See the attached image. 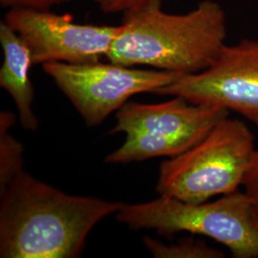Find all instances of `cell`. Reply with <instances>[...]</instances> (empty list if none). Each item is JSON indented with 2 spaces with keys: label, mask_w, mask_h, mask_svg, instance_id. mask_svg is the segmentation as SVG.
Masks as SVG:
<instances>
[{
  "label": "cell",
  "mask_w": 258,
  "mask_h": 258,
  "mask_svg": "<svg viewBox=\"0 0 258 258\" xmlns=\"http://www.w3.org/2000/svg\"><path fill=\"white\" fill-rule=\"evenodd\" d=\"M0 257L74 258L123 203L64 194L22 170L0 190Z\"/></svg>",
  "instance_id": "1"
},
{
  "label": "cell",
  "mask_w": 258,
  "mask_h": 258,
  "mask_svg": "<svg viewBox=\"0 0 258 258\" xmlns=\"http://www.w3.org/2000/svg\"><path fill=\"white\" fill-rule=\"evenodd\" d=\"M120 25L105 56L108 61L179 75L210 67L226 45L228 34L225 11L213 0H203L182 15L163 11L162 0H147L124 12Z\"/></svg>",
  "instance_id": "2"
},
{
  "label": "cell",
  "mask_w": 258,
  "mask_h": 258,
  "mask_svg": "<svg viewBox=\"0 0 258 258\" xmlns=\"http://www.w3.org/2000/svg\"><path fill=\"white\" fill-rule=\"evenodd\" d=\"M255 150L246 123L226 117L192 148L161 165L157 192L192 204L234 192Z\"/></svg>",
  "instance_id": "3"
},
{
  "label": "cell",
  "mask_w": 258,
  "mask_h": 258,
  "mask_svg": "<svg viewBox=\"0 0 258 258\" xmlns=\"http://www.w3.org/2000/svg\"><path fill=\"white\" fill-rule=\"evenodd\" d=\"M117 219L132 230L149 229L165 236L200 234L223 244L233 257L258 258V223L244 191L199 204L160 195L146 203L123 204Z\"/></svg>",
  "instance_id": "4"
},
{
  "label": "cell",
  "mask_w": 258,
  "mask_h": 258,
  "mask_svg": "<svg viewBox=\"0 0 258 258\" xmlns=\"http://www.w3.org/2000/svg\"><path fill=\"white\" fill-rule=\"evenodd\" d=\"M230 111L174 97L148 104L126 102L116 114L110 134L124 133L125 141L104 159L106 164H127L156 157L178 156L192 148Z\"/></svg>",
  "instance_id": "5"
},
{
  "label": "cell",
  "mask_w": 258,
  "mask_h": 258,
  "mask_svg": "<svg viewBox=\"0 0 258 258\" xmlns=\"http://www.w3.org/2000/svg\"><path fill=\"white\" fill-rule=\"evenodd\" d=\"M42 69L89 126L102 123L132 96L155 93L180 76L158 69H135L110 61L79 64L48 62L42 64Z\"/></svg>",
  "instance_id": "6"
},
{
  "label": "cell",
  "mask_w": 258,
  "mask_h": 258,
  "mask_svg": "<svg viewBox=\"0 0 258 258\" xmlns=\"http://www.w3.org/2000/svg\"><path fill=\"white\" fill-rule=\"evenodd\" d=\"M154 94L234 111L258 119V39L243 38L222 48L210 67L196 74L180 75Z\"/></svg>",
  "instance_id": "7"
},
{
  "label": "cell",
  "mask_w": 258,
  "mask_h": 258,
  "mask_svg": "<svg viewBox=\"0 0 258 258\" xmlns=\"http://www.w3.org/2000/svg\"><path fill=\"white\" fill-rule=\"evenodd\" d=\"M4 21L29 48L33 65L98 62L121 29L120 24H81L68 14L20 7L11 8Z\"/></svg>",
  "instance_id": "8"
},
{
  "label": "cell",
  "mask_w": 258,
  "mask_h": 258,
  "mask_svg": "<svg viewBox=\"0 0 258 258\" xmlns=\"http://www.w3.org/2000/svg\"><path fill=\"white\" fill-rule=\"evenodd\" d=\"M0 43L4 55L0 68V86L16 103L21 125L29 131H36L38 120L32 109L35 90L29 77L33 65L30 50L5 21L0 22Z\"/></svg>",
  "instance_id": "9"
},
{
  "label": "cell",
  "mask_w": 258,
  "mask_h": 258,
  "mask_svg": "<svg viewBox=\"0 0 258 258\" xmlns=\"http://www.w3.org/2000/svg\"><path fill=\"white\" fill-rule=\"evenodd\" d=\"M15 116L8 111L0 114V190L23 170V148L9 132Z\"/></svg>",
  "instance_id": "10"
},
{
  "label": "cell",
  "mask_w": 258,
  "mask_h": 258,
  "mask_svg": "<svg viewBox=\"0 0 258 258\" xmlns=\"http://www.w3.org/2000/svg\"><path fill=\"white\" fill-rule=\"evenodd\" d=\"M147 249L156 258H223L224 251L210 247L201 240L184 239L166 245L151 237H144Z\"/></svg>",
  "instance_id": "11"
},
{
  "label": "cell",
  "mask_w": 258,
  "mask_h": 258,
  "mask_svg": "<svg viewBox=\"0 0 258 258\" xmlns=\"http://www.w3.org/2000/svg\"><path fill=\"white\" fill-rule=\"evenodd\" d=\"M242 186L258 223V150H255L253 154Z\"/></svg>",
  "instance_id": "12"
},
{
  "label": "cell",
  "mask_w": 258,
  "mask_h": 258,
  "mask_svg": "<svg viewBox=\"0 0 258 258\" xmlns=\"http://www.w3.org/2000/svg\"><path fill=\"white\" fill-rule=\"evenodd\" d=\"M70 0H0L3 7L10 8H31V9L48 10L52 6L69 2Z\"/></svg>",
  "instance_id": "13"
},
{
  "label": "cell",
  "mask_w": 258,
  "mask_h": 258,
  "mask_svg": "<svg viewBox=\"0 0 258 258\" xmlns=\"http://www.w3.org/2000/svg\"><path fill=\"white\" fill-rule=\"evenodd\" d=\"M147 0H100L99 5L106 14L124 13L144 4Z\"/></svg>",
  "instance_id": "14"
},
{
  "label": "cell",
  "mask_w": 258,
  "mask_h": 258,
  "mask_svg": "<svg viewBox=\"0 0 258 258\" xmlns=\"http://www.w3.org/2000/svg\"><path fill=\"white\" fill-rule=\"evenodd\" d=\"M253 122H254V123H255V124H256V125H257V126H258V119H256V120H253Z\"/></svg>",
  "instance_id": "15"
},
{
  "label": "cell",
  "mask_w": 258,
  "mask_h": 258,
  "mask_svg": "<svg viewBox=\"0 0 258 258\" xmlns=\"http://www.w3.org/2000/svg\"><path fill=\"white\" fill-rule=\"evenodd\" d=\"M94 2H96V3H98L99 4V2H100V0H92Z\"/></svg>",
  "instance_id": "16"
}]
</instances>
